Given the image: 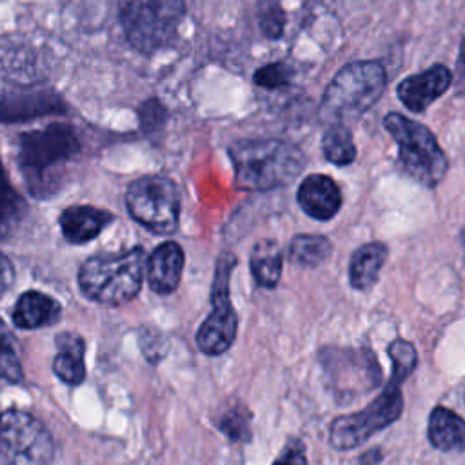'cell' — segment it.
I'll return each mask as SVG.
<instances>
[{
    "instance_id": "6",
    "label": "cell",
    "mask_w": 465,
    "mask_h": 465,
    "mask_svg": "<svg viewBox=\"0 0 465 465\" xmlns=\"http://www.w3.org/2000/svg\"><path fill=\"white\" fill-rule=\"evenodd\" d=\"M403 380V374L392 372L387 387L374 398L372 403L354 414L338 416L331 423V445L338 450H351L365 443L378 430L394 423L403 411V396L400 391Z\"/></svg>"
},
{
    "instance_id": "10",
    "label": "cell",
    "mask_w": 465,
    "mask_h": 465,
    "mask_svg": "<svg viewBox=\"0 0 465 465\" xmlns=\"http://www.w3.org/2000/svg\"><path fill=\"white\" fill-rule=\"evenodd\" d=\"M234 265L236 258L231 252H222L216 262L211 289L213 311L196 332V345L207 356H218L225 352L236 338L238 316L229 296V280Z\"/></svg>"
},
{
    "instance_id": "4",
    "label": "cell",
    "mask_w": 465,
    "mask_h": 465,
    "mask_svg": "<svg viewBox=\"0 0 465 465\" xmlns=\"http://www.w3.org/2000/svg\"><path fill=\"white\" fill-rule=\"evenodd\" d=\"M385 69L380 62H352L338 71L327 85L320 114L329 124H343L345 118L367 111L385 89Z\"/></svg>"
},
{
    "instance_id": "8",
    "label": "cell",
    "mask_w": 465,
    "mask_h": 465,
    "mask_svg": "<svg viewBox=\"0 0 465 465\" xmlns=\"http://www.w3.org/2000/svg\"><path fill=\"white\" fill-rule=\"evenodd\" d=\"M54 443L45 425L20 409L0 411V465H49Z\"/></svg>"
},
{
    "instance_id": "22",
    "label": "cell",
    "mask_w": 465,
    "mask_h": 465,
    "mask_svg": "<svg viewBox=\"0 0 465 465\" xmlns=\"http://www.w3.org/2000/svg\"><path fill=\"white\" fill-rule=\"evenodd\" d=\"M332 251L331 240L322 234H298L289 245V260L302 267L320 265Z\"/></svg>"
},
{
    "instance_id": "17",
    "label": "cell",
    "mask_w": 465,
    "mask_h": 465,
    "mask_svg": "<svg viewBox=\"0 0 465 465\" xmlns=\"http://www.w3.org/2000/svg\"><path fill=\"white\" fill-rule=\"evenodd\" d=\"M427 436L440 450H465V420L447 407H436L429 416Z\"/></svg>"
},
{
    "instance_id": "11",
    "label": "cell",
    "mask_w": 465,
    "mask_h": 465,
    "mask_svg": "<svg viewBox=\"0 0 465 465\" xmlns=\"http://www.w3.org/2000/svg\"><path fill=\"white\" fill-rule=\"evenodd\" d=\"M452 82V74L445 65H432L420 74H412L398 84L400 100L414 113L429 107L438 96H441Z\"/></svg>"
},
{
    "instance_id": "16",
    "label": "cell",
    "mask_w": 465,
    "mask_h": 465,
    "mask_svg": "<svg viewBox=\"0 0 465 465\" xmlns=\"http://www.w3.org/2000/svg\"><path fill=\"white\" fill-rule=\"evenodd\" d=\"M56 356L53 361L54 374L69 383V385H80L85 380V341L76 332H60L56 334Z\"/></svg>"
},
{
    "instance_id": "18",
    "label": "cell",
    "mask_w": 465,
    "mask_h": 465,
    "mask_svg": "<svg viewBox=\"0 0 465 465\" xmlns=\"http://www.w3.org/2000/svg\"><path fill=\"white\" fill-rule=\"evenodd\" d=\"M387 258V247L380 242H371L354 251L349 265L351 285L358 291L372 287Z\"/></svg>"
},
{
    "instance_id": "28",
    "label": "cell",
    "mask_w": 465,
    "mask_h": 465,
    "mask_svg": "<svg viewBox=\"0 0 465 465\" xmlns=\"http://www.w3.org/2000/svg\"><path fill=\"white\" fill-rule=\"evenodd\" d=\"M272 465H307L305 447L302 445V441H291Z\"/></svg>"
},
{
    "instance_id": "13",
    "label": "cell",
    "mask_w": 465,
    "mask_h": 465,
    "mask_svg": "<svg viewBox=\"0 0 465 465\" xmlns=\"http://www.w3.org/2000/svg\"><path fill=\"white\" fill-rule=\"evenodd\" d=\"M183 251L176 242L160 243L147 258V283L156 294L173 292L182 278Z\"/></svg>"
},
{
    "instance_id": "12",
    "label": "cell",
    "mask_w": 465,
    "mask_h": 465,
    "mask_svg": "<svg viewBox=\"0 0 465 465\" xmlns=\"http://www.w3.org/2000/svg\"><path fill=\"white\" fill-rule=\"evenodd\" d=\"M296 198L303 213L316 220H331L341 205L340 187L325 174L307 176L300 183Z\"/></svg>"
},
{
    "instance_id": "7",
    "label": "cell",
    "mask_w": 465,
    "mask_h": 465,
    "mask_svg": "<svg viewBox=\"0 0 465 465\" xmlns=\"http://www.w3.org/2000/svg\"><path fill=\"white\" fill-rule=\"evenodd\" d=\"M183 9V0H120V20L133 47L153 53L174 36Z\"/></svg>"
},
{
    "instance_id": "26",
    "label": "cell",
    "mask_w": 465,
    "mask_h": 465,
    "mask_svg": "<svg viewBox=\"0 0 465 465\" xmlns=\"http://www.w3.org/2000/svg\"><path fill=\"white\" fill-rule=\"evenodd\" d=\"M292 69L283 62H274L260 67L254 73V82L265 89H278L291 82Z\"/></svg>"
},
{
    "instance_id": "3",
    "label": "cell",
    "mask_w": 465,
    "mask_h": 465,
    "mask_svg": "<svg viewBox=\"0 0 465 465\" xmlns=\"http://www.w3.org/2000/svg\"><path fill=\"white\" fill-rule=\"evenodd\" d=\"M145 262L142 247H133L122 254L91 256L78 271L80 291L96 303H127L142 289Z\"/></svg>"
},
{
    "instance_id": "2",
    "label": "cell",
    "mask_w": 465,
    "mask_h": 465,
    "mask_svg": "<svg viewBox=\"0 0 465 465\" xmlns=\"http://www.w3.org/2000/svg\"><path fill=\"white\" fill-rule=\"evenodd\" d=\"M80 151L74 129L67 124H51L20 136L18 165L29 191L36 198L56 193L64 167Z\"/></svg>"
},
{
    "instance_id": "23",
    "label": "cell",
    "mask_w": 465,
    "mask_h": 465,
    "mask_svg": "<svg viewBox=\"0 0 465 465\" xmlns=\"http://www.w3.org/2000/svg\"><path fill=\"white\" fill-rule=\"evenodd\" d=\"M323 156L334 165H349L356 158L351 131L343 124H331L322 138Z\"/></svg>"
},
{
    "instance_id": "24",
    "label": "cell",
    "mask_w": 465,
    "mask_h": 465,
    "mask_svg": "<svg viewBox=\"0 0 465 465\" xmlns=\"http://www.w3.org/2000/svg\"><path fill=\"white\" fill-rule=\"evenodd\" d=\"M15 341L16 340L13 332L4 323V320H0V380L9 383H20L24 380Z\"/></svg>"
},
{
    "instance_id": "21",
    "label": "cell",
    "mask_w": 465,
    "mask_h": 465,
    "mask_svg": "<svg viewBox=\"0 0 465 465\" xmlns=\"http://www.w3.org/2000/svg\"><path fill=\"white\" fill-rule=\"evenodd\" d=\"M27 214V203L11 185L9 176L0 162V236L9 238Z\"/></svg>"
},
{
    "instance_id": "5",
    "label": "cell",
    "mask_w": 465,
    "mask_h": 465,
    "mask_svg": "<svg viewBox=\"0 0 465 465\" xmlns=\"http://www.w3.org/2000/svg\"><path fill=\"white\" fill-rule=\"evenodd\" d=\"M383 127L398 143L400 165L412 180L425 187H434L443 180L449 167L447 156L425 125L391 113L385 116Z\"/></svg>"
},
{
    "instance_id": "14",
    "label": "cell",
    "mask_w": 465,
    "mask_h": 465,
    "mask_svg": "<svg viewBox=\"0 0 465 465\" xmlns=\"http://www.w3.org/2000/svg\"><path fill=\"white\" fill-rule=\"evenodd\" d=\"M113 220V214L91 205H73L64 209L58 218L62 234L71 243H85L98 236Z\"/></svg>"
},
{
    "instance_id": "30",
    "label": "cell",
    "mask_w": 465,
    "mask_h": 465,
    "mask_svg": "<svg viewBox=\"0 0 465 465\" xmlns=\"http://www.w3.org/2000/svg\"><path fill=\"white\" fill-rule=\"evenodd\" d=\"M460 71L465 76V40L461 44V51H460Z\"/></svg>"
},
{
    "instance_id": "20",
    "label": "cell",
    "mask_w": 465,
    "mask_h": 465,
    "mask_svg": "<svg viewBox=\"0 0 465 465\" xmlns=\"http://www.w3.org/2000/svg\"><path fill=\"white\" fill-rule=\"evenodd\" d=\"M251 272L260 287H276L282 274V249L274 240L263 238L251 251Z\"/></svg>"
},
{
    "instance_id": "25",
    "label": "cell",
    "mask_w": 465,
    "mask_h": 465,
    "mask_svg": "<svg viewBox=\"0 0 465 465\" xmlns=\"http://www.w3.org/2000/svg\"><path fill=\"white\" fill-rule=\"evenodd\" d=\"M249 421H251V416L249 412L243 409V407H234L231 411H227L218 427L223 434H227L231 440L234 441H247L251 440V429H249Z\"/></svg>"
},
{
    "instance_id": "1",
    "label": "cell",
    "mask_w": 465,
    "mask_h": 465,
    "mask_svg": "<svg viewBox=\"0 0 465 465\" xmlns=\"http://www.w3.org/2000/svg\"><path fill=\"white\" fill-rule=\"evenodd\" d=\"M229 156L234 165V182L245 191L289 185L305 167V156L294 143L274 138L234 142Z\"/></svg>"
},
{
    "instance_id": "15",
    "label": "cell",
    "mask_w": 465,
    "mask_h": 465,
    "mask_svg": "<svg viewBox=\"0 0 465 465\" xmlns=\"http://www.w3.org/2000/svg\"><path fill=\"white\" fill-rule=\"evenodd\" d=\"M60 303L40 291H25L13 307V323L18 329H38L60 320Z\"/></svg>"
},
{
    "instance_id": "27",
    "label": "cell",
    "mask_w": 465,
    "mask_h": 465,
    "mask_svg": "<svg viewBox=\"0 0 465 465\" xmlns=\"http://www.w3.org/2000/svg\"><path fill=\"white\" fill-rule=\"evenodd\" d=\"M260 27L265 36L269 38H278L283 33V24L285 16L283 11L278 4L274 2H265L263 7L260 9Z\"/></svg>"
},
{
    "instance_id": "9",
    "label": "cell",
    "mask_w": 465,
    "mask_h": 465,
    "mask_svg": "<svg viewBox=\"0 0 465 465\" xmlns=\"http://www.w3.org/2000/svg\"><path fill=\"white\" fill-rule=\"evenodd\" d=\"M129 214L154 234H171L178 227L180 194L173 180L149 174L134 180L125 193Z\"/></svg>"
},
{
    "instance_id": "19",
    "label": "cell",
    "mask_w": 465,
    "mask_h": 465,
    "mask_svg": "<svg viewBox=\"0 0 465 465\" xmlns=\"http://www.w3.org/2000/svg\"><path fill=\"white\" fill-rule=\"evenodd\" d=\"M60 100L49 93H29V94H13L0 102V118L2 120H25L35 118L42 113H54L60 109Z\"/></svg>"
},
{
    "instance_id": "29",
    "label": "cell",
    "mask_w": 465,
    "mask_h": 465,
    "mask_svg": "<svg viewBox=\"0 0 465 465\" xmlns=\"http://www.w3.org/2000/svg\"><path fill=\"white\" fill-rule=\"evenodd\" d=\"M15 280V269L11 260L0 252V298L9 291V287L13 285Z\"/></svg>"
}]
</instances>
